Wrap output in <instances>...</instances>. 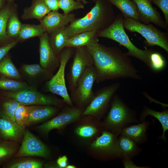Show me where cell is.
I'll use <instances>...</instances> for the list:
<instances>
[{
	"label": "cell",
	"mask_w": 168,
	"mask_h": 168,
	"mask_svg": "<svg viewBox=\"0 0 168 168\" xmlns=\"http://www.w3.org/2000/svg\"><path fill=\"white\" fill-rule=\"evenodd\" d=\"M15 0H6L7 2H14Z\"/></svg>",
	"instance_id": "obj_46"
},
{
	"label": "cell",
	"mask_w": 168,
	"mask_h": 168,
	"mask_svg": "<svg viewBox=\"0 0 168 168\" xmlns=\"http://www.w3.org/2000/svg\"><path fill=\"white\" fill-rule=\"evenodd\" d=\"M136 4L140 22L145 24L152 23L157 26L168 30V26L151 0H132Z\"/></svg>",
	"instance_id": "obj_14"
},
{
	"label": "cell",
	"mask_w": 168,
	"mask_h": 168,
	"mask_svg": "<svg viewBox=\"0 0 168 168\" xmlns=\"http://www.w3.org/2000/svg\"><path fill=\"white\" fill-rule=\"evenodd\" d=\"M97 73L94 66L88 68L79 80L75 88L71 92L70 96L75 106L85 109L93 98L92 90Z\"/></svg>",
	"instance_id": "obj_10"
},
{
	"label": "cell",
	"mask_w": 168,
	"mask_h": 168,
	"mask_svg": "<svg viewBox=\"0 0 168 168\" xmlns=\"http://www.w3.org/2000/svg\"><path fill=\"white\" fill-rule=\"evenodd\" d=\"M50 11L44 0H32L30 6L24 9L21 18L24 20L36 19L40 21Z\"/></svg>",
	"instance_id": "obj_21"
},
{
	"label": "cell",
	"mask_w": 168,
	"mask_h": 168,
	"mask_svg": "<svg viewBox=\"0 0 168 168\" xmlns=\"http://www.w3.org/2000/svg\"><path fill=\"white\" fill-rule=\"evenodd\" d=\"M6 3V0H0V10L2 9Z\"/></svg>",
	"instance_id": "obj_43"
},
{
	"label": "cell",
	"mask_w": 168,
	"mask_h": 168,
	"mask_svg": "<svg viewBox=\"0 0 168 168\" xmlns=\"http://www.w3.org/2000/svg\"><path fill=\"white\" fill-rule=\"evenodd\" d=\"M74 14H67L51 11L40 21L45 32L49 34L57 29L66 26L75 19Z\"/></svg>",
	"instance_id": "obj_17"
},
{
	"label": "cell",
	"mask_w": 168,
	"mask_h": 168,
	"mask_svg": "<svg viewBox=\"0 0 168 168\" xmlns=\"http://www.w3.org/2000/svg\"><path fill=\"white\" fill-rule=\"evenodd\" d=\"M39 38L40 64L43 68L53 72L59 66L58 55L50 44L48 33L45 32Z\"/></svg>",
	"instance_id": "obj_15"
},
{
	"label": "cell",
	"mask_w": 168,
	"mask_h": 168,
	"mask_svg": "<svg viewBox=\"0 0 168 168\" xmlns=\"http://www.w3.org/2000/svg\"><path fill=\"white\" fill-rule=\"evenodd\" d=\"M1 75V74H0V76Z\"/></svg>",
	"instance_id": "obj_49"
},
{
	"label": "cell",
	"mask_w": 168,
	"mask_h": 168,
	"mask_svg": "<svg viewBox=\"0 0 168 168\" xmlns=\"http://www.w3.org/2000/svg\"><path fill=\"white\" fill-rule=\"evenodd\" d=\"M48 34L50 44L55 53L58 55L66 47L69 39L66 26L57 29Z\"/></svg>",
	"instance_id": "obj_25"
},
{
	"label": "cell",
	"mask_w": 168,
	"mask_h": 168,
	"mask_svg": "<svg viewBox=\"0 0 168 168\" xmlns=\"http://www.w3.org/2000/svg\"><path fill=\"white\" fill-rule=\"evenodd\" d=\"M84 109L75 106H66L58 115L40 125L39 128L45 133L53 129L62 128L78 121L82 116Z\"/></svg>",
	"instance_id": "obj_12"
},
{
	"label": "cell",
	"mask_w": 168,
	"mask_h": 168,
	"mask_svg": "<svg viewBox=\"0 0 168 168\" xmlns=\"http://www.w3.org/2000/svg\"><path fill=\"white\" fill-rule=\"evenodd\" d=\"M98 42L85 46L92 58L97 83L120 78L141 79L126 53L117 47H107Z\"/></svg>",
	"instance_id": "obj_1"
},
{
	"label": "cell",
	"mask_w": 168,
	"mask_h": 168,
	"mask_svg": "<svg viewBox=\"0 0 168 168\" xmlns=\"http://www.w3.org/2000/svg\"><path fill=\"white\" fill-rule=\"evenodd\" d=\"M121 12L123 17L132 18L140 22L136 5L132 0H107Z\"/></svg>",
	"instance_id": "obj_27"
},
{
	"label": "cell",
	"mask_w": 168,
	"mask_h": 168,
	"mask_svg": "<svg viewBox=\"0 0 168 168\" xmlns=\"http://www.w3.org/2000/svg\"><path fill=\"white\" fill-rule=\"evenodd\" d=\"M26 83L0 76V90L8 91H16L30 87Z\"/></svg>",
	"instance_id": "obj_33"
},
{
	"label": "cell",
	"mask_w": 168,
	"mask_h": 168,
	"mask_svg": "<svg viewBox=\"0 0 168 168\" xmlns=\"http://www.w3.org/2000/svg\"><path fill=\"white\" fill-rule=\"evenodd\" d=\"M0 96L12 99L26 105H50L62 108L66 104L63 100L43 94L31 87L16 91H1Z\"/></svg>",
	"instance_id": "obj_9"
},
{
	"label": "cell",
	"mask_w": 168,
	"mask_h": 168,
	"mask_svg": "<svg viewBox=\"0 0 168 168\" xmlns=\"http://www.w3.org/2000/svg\"><path fill=\"white\" fill-rule=\"evenodd\" d=\"M76 1L81 2L82 3L84 4H87L88 2H87V1H86V0H76ZM95 2L96 0H91Z\"/></svg>",
	"instance_id": "obj_44"
},
{
	"label": "cell",
	"mask_w": 168,
	"mask_h": 168,
	"mask_svg": "<svg viewBox=\"0 0 168 168\" xmlns=\"http://www.w3.org/2000/svg\"><path fill=\"white\" fill-rule=\"evenodd\" d=\"M50 155L47 146L29 131L26 130L16 156H34L47 158Z\"/></svg>",
	"instance_id": "obj_13"
},
{
	"label": "cell",
	"mask_w": 168,
	"mask_h": 168,
	"mask_svg": "<svg viewBox=\"0 0 168 168\" xmlns=\"http://www.w3.org/2000/svg\"><path fill=\"white\" fill-rule=\"evenodd\" d=\"M76 166L72 165H68L66 168H76Z\"/></svg>",
	"instance_id": "obj_45"
},
{
	"label": "cell",
	"mask_w": 168,
	"mask_h": 168,
	"mask_svg": "<svg viewBox=\"0 0 168 168\" xmlns=\"http://www.w3.org/2000/svg\"><path fill=\"white\" fill-rule=\"evenodd\" d=\"M15 148L8 141H0V161H4L13 154Z\"/></svg>",
	"instance_id": "obj_38"
},
{
	"label": "cell",
	"mask_w": 168,
	"mask_h": 168,
	"mask_svg": "<svg viewBox=\"0 0 168 168\" xmlns=\"http://www.w3.org/2000/svg\"><path fill=\"white\" fill-rule=\"evenodd\" d=\"M148 115L155 117L161 124L163 132L161 138L165 142L166 140L165 133L168 130V110L165 109L162 111H157L144 106L140 114L139 121L141 122L144 121Z\"/></svg>",
	"instance_id": "obj_26"
},
{
	"label": "cell",
	"mask_w": 168,
	"mask_h": 168,
	"mask_svg": "<svg viewBox=\"0 0 168 168\" xmlns=\"http://www.w3.org/2000/svg\"><path fill=\"white\" fill-rule=\"evenodd\" d=\"M1 163H2V162L0 161V166L1 165Z\"/></svg>",
	"instance_id": "obj_47"
},
{
	"label": "cell",
	"mask_w": 168,
	"mask_h": 168,
	"mask_svg": "<svg viewBox=\"0 0 168 168\" xmlns=\"http://www.w3.org/2000/svg\"><path fill=\"white\" fill-rule=\"evenodd\" d=\"M57 164L58 167L66 168L68 164V158L65 155L59 156L57 160Z\"/></svg>",
	"instance_id": "obj_42"
},
{
	"label": "cell",
	"mask_w": 168,
	"mask_h": 168,
	"mask_svg": "<svg viewBox=\"0 0 168 168\" xmlns=\"http://www.w3.org/2000/svg\"><path fill=\"white\" fill-rule=\"evenodd\" d=\"M150 124V122L145 120L138 124L125 127L122 130L120 134L129 138L137 143L142 144L147 140V131Z\"/></svg>",
	"instance_id": "obj_18"
},
{
	"label": "cell",
	"mask_w": 168,
	"mask_h": 168,
	"mask_svg": "<svg viewBox=\"0 0 168 168\" xmlns=\"http://www.w3.org/2000/svg\"><path fill=\"white\" fill-rule=\"evenodd\" d=\"M45 32L44 28L40 24L37 25L22 24L16 40L18 42H21L32 38H40Z\"/></svg>",
	"instance_id": "obj_29"
},
{
	"label": "cell",
	"mask_w": 168,
	"mask_h": 168,
	"mask_svg": "<svg viewBox=\"0 0 168 168\" xmlns=\"http://www.w3.org/2000/svg\"><path fill=\"white\" fill-rule=\"evenodd\" d=\"M9 168H41L43 166L42 163L33 160H25L19 161L5 165Z\"/></svg>",
	"instance_id": "obj_37"
},
{
	"label": "cell",
	"mask_w": 168,
	"mask_h": 168,
	"mask_svg": "<svg viewBox=\"0 0 168 168\" xmlns=\"http://www.w3.org/2000/svg\"><path fill=\"white\" fill-rule=\"evenodd\" d=\"M123 18L122 14L116 15L115 19L112 24L97 33L98 37L106 38L118 42L128 49V52L126 53L127 55L138 59L149 67L150 56L152 50L147 49H141L131 42L124 30Z\"/></svg>",
	"instance_id": "obj_4"
},
{
	"label": "cell",
	"mask_w": 168,
	"mask_h": 168,
	"mask_svg": "<svg viewBox=\"0 0 168 168\" xmlns=\"http://www.w3.org/2000/svg\"><path fill=\"white\" fill-rule=\"evenodd\" d=\"M101 133L90 144L89 149L92 155L102 161L120 159L119 135L106 130H103Z\"/></svg>",
	"instance_id": "obj_7"
},
{
	"label": "cell",
	"mask_w": 168,
	"mask_h": 168,
	"mask_svg": "<svg viewBox=\"0 0 168 168\" xmlns=\"http://www.w3.org/2000/svg\"><path fill=\"white\" fill-rule=\"evenodd\" d=\"M59 8L62 10L63 14H67L74 10L84 8L83 3L76 0H59Z\"/></svg>",
	"instance_id": "obj_36"
},
{
	"label": "cell",
	"mask_w": 168,
	"mask_h": 168,
	"mask_svg": "<svg viewBox=\"0 0 168 168\" xmlns=\"http://www.w3.org/2000/svg\"><path fill=\"white\" fill-rule=\"evenodd\" d=\"M118 142L120 159L122 161L131 160L141 150L134 141L124 135L120 134Z\"/></svg>",
	"instance_id": "obj_20"
},
{
	"label": "cell",
	"mask_w": 168,
	"mask_h": 168,
	"mask_svg": "<svg viewBox=\"0 0 168 168\" xmlns=\"http://www.w3.org/2000/svg\"><path fill=\"white\" fill-rule=\"evenodd\" d=\"M1 118V115H0V118Z\"/></svg>",
	"instance_id": "obj_48"
},
{
	"label": "cell",
	"mask_w": 168,
	"mask_h": 168,
	"mask_svg": "<svg viewBox=\"0 0 168 168\" xmlns=\"http://www.w3.org/2000/svg\"><path fill=\"white\" fill-rule=\"evenodd\" d=\"M17 9V5L14 2H7L0 10V46H2L14 41L7 35V27L8 18L11 13Z\"/></svg>",
	"instance_id": "obj_19"
},
{
	"label": "cell",
	"mask_w": 168,
	"mask_h": 168,
	"mask_svg": "<svg viewBox=\"0 0 168 168\" xmlns=\"http://www.w3.org/2000/svg\"><path fill=\"white\" fill-rule=\"evenodd\" d=\"M22 70L26 76L33 78L42 77L44 80H49L53 76V72L38 64H23Z\"/></svg>",
	"instance_id": "obj_30"
},
{
	"label": "cell",
	"mask_w": 168,
	"mask_h": 168,
	"mask_svg": "<svg viewBox=\"0 0 168 168\" xmlns=\"http://www.w3.org/2000/svg\"><path fill=\"white\" fill-rule=\"evenodd\" d=\"M124 29L128 31L137 32L146 39L148 46H159L168 53V33L161 31L150 23L145 24L131 18L124 17Z\"/></svg>",
	"instance_id": "obj_5"
},
{
	"label": "cell",
	"mask_w": 168,
	"mask_h": 168,
	"mask_svg": "<svg viewBox=\"0 0 168 168\" xmlns=\"http://www.w3.org/2000/svg\"><path fill=\"white\" fill-rule=\"evenodd\" d=\"M55 106L50 105H33L30 106V112L26 126L47 119L57 112Z\"/></svg>",
	"instance_id": "obj_23"
},
{
	"label": "cell",
	"mask_w": 168,
	"mask_h": 168,
	"mask_svg": "<svg viewBox=\"0 0 168 168\" xmlns=\"http://www.w3.org/2000/svg\"><path fill=\"white\" fill-rule=\"evenodd\" d=\"M82 116L75 128V133L83 139H95L103 130L101 122L91 116Z\"/></svg>",
	"instance_id": "obj_16"
},
{
	"label": "cell",
	"mask_w": 168,
	"mask_h": 168,
	"mask_svg": "<svg viewBox=\"0 0 168 168\" xmlns=\"http://www.w3.org/2000/svg\"><path fill=\"white\" fill-rule=\"evenodd\" d=\"M94 6L83 17L75 19L66 26L69 38L86 31L97 33L106 28L114 21L116 15L112 4L107 0H96Z\"/></svg>",
	"instance_id": "obj_2"
},
{
	"label": "cell",
	"mask_w": 168,
	"mask_h": 168,
	"mask_svg": "<svg viewBox=\"0 0 168 168\" xmlns=\"http://www.w3.org/2000/svg\"><path fill=\"white\" fill-rule=\"evenodd\" d=\"M18 43V41L16 40L4 46H0V62Z\"/></svg>",
	"instance_id": "obj_40"
},
{
	"label": "cell",
	"mask_w": 168,
	"mask_h": 168,
	"mask_svg": "<svg viewBox=\"0 0 168 168\" xmlns=\"http://www.w3.org/2000/svg\"><path fill=\"white\" fill-rule=\"evenodd\" d=\"M59 0H44L48 7L51 11H58Z\"/></svg>",
	"instance_id": "obj_41"
},
{
	"label": "cell",
	"mask_w": 168,
	"mask_h": 168,
	"mask_svg": "<svg viewBox=\"0 0 168 168\" xmlns=\"http://www.w3.org/2000/svg\"><path fill=\"white\" fill-rule=\"evenodd\" d=\"M75 48L66 47L58 54L60 65L55 75L46 83L47 91L60 96L64 102L70 106H73L72 103L66 87L65 78V71L68 61L74 53Z\"/></svg>",
	"instance_id": "obj_6"
},
{
	"label": "cell",
	"mask_w": 168,
	"mask_h": 168,
	"mask_svg": "<svg viewBox=\"0 0 168 168\" xmlns=\"http://www.w3.org/2000/svg\"><path fill=\"white\" fill-rule=\"evenodd\" d=\"M109 112L101 122L103 130L119 135L122 130L133 123H138L134 111L130 109L115 93Z\"/></svg>",
	"instance_id": "obj_3"
},
{
	"label": "cell",
	"mask_w": 168,
	"mask_h": 168,
	"mask_svg": "<svg viewBox=\"0 0 168 168\" xmlns=\"http://www.w3.org/2000/svg\"><path fill=\"white\" fill-rule=\"evenodd\" d=\"M166 65V61L161 54L152 51L150 56L149 67L154 71L159 72L163 69Z\"/></svg>",
	"instance_id": "obj_34"
},
{
	"label": "cell",
	"mask_w": 168,
	"mask_h": 168,
	"mask_svg": "<svg viewBox=\"0 0 168 168\" xmlns=\"http://www.w3.org/2000/svg\"><path fill=\"white\" fill-rule=\"evenodd\" d=\"M30 112V106L20 104L15 110V118L16 122L24 128L28 118Z\"/></svg>",
	"instance_id": "obj_35"
},
{
	"label": "cell",
	"mask_w": 168,
	"mask_h": 168,
	"mask_svg": "<svg viewBox=\"0 0 168 168\" xmlns=\"http://www.w3.org/2000/svg\"><path fill=\"white\" fill-rule=\"evenodd\" d=\"M162 12L165 22L168 26V0H151Z\"/></svg>",
	"instance_id": "obj_39"
},
{
	"label": "cell",
	"mask_w": 168,
	"mask_h": 168,
	"mask_svg": "<svg viewBox=\"0 0 168 168\" xmlns=\"http://www.w3.org/2000/svg\"><path fill=\"white\" fill-rule=\"evenodd\" d=\"M97 33L94 31H86L73 35L69 39L66 47L76 48L85 46L89 44L99 42Z\"/></svg>",
	"instance_id": "obj_24"
},
{
	"label": "cell",
	"mask_w": 168,
	"mask_h": 168,
	"mask_svg": "<svg viewBox=\"0 0 168 168\" xmlns=\"http://www.w3.org/2000/svg\"><path fill=\"white\" fill-rule=\"evenodd\" d=\"M74 48L73 59L67 75L68 89L70 92L75 88L85 72L94 65L92 56L85 46Z\"/></svg>",
	"instance_id": "obj_11"
},
{
	"label": "cell",
	"mask_w": 168,
	"mask_h": 168,
	"mask_svg": "<svg viewBox=\"0 0 168 168\" xmlns=\"http://www.w3.org/2000/svg\"><path fill=\"white\" fill-rule=\"evenodd\" d=\"M120 85L119 82H115L97 90L90 103L84 109L82 116H91L100 121L110 108L113 97Z\"/></svg>",
	"instance_id": "obj_8"
},
{
	"label": "cell",
	"mask_w": 168,
	"mask_h": 168,
	"mask_svg": "<svg viewBox=\"0 0 168 168\" xmlns=\"http://www.w3.org/2000/svg\"><path fill=\"white\" fill-rule=\"evenodd\" d=\"M0 74L6 77L21 80V76L8 54L0 62Z\"/></svg>",
	"instance_id": "obj_31"
},
{
	"label": "cell",
	"mask_w": 168,
	"mask_h": 168,
	"mask_svg": "<svg viewBox=\"0 0 168 168\" xmlns=\"http://www.w3.org/2000/svg\"><path fill=\"white\" fill-rule=\"evenodd\" d=\"M21 104L12 99L0 96V114L1 117L12 122H16L15 113L16 109Z\"/></svg>",
	"instance_id": "obj_28"
},
{
	"label": "cell",
	"mask_w": 168,
	"mask_h": 168,
	"mask_svg": "<svg viewBox=\"0 0 168 168\" xmlns=\"http://www.w3.org/2000/svg\"><path fill=\"white\" fill-rule=\"evenodd\" d=\"M24 129L16 122L0 118V138L3 140L17 139L22 134Z\"/></svg>",
	"instance_id": "obj_22"
},
{
	"label": "cell",
	"mask_w": 168,
	"mask_h": 168,
	"mask_svg": "<svg viewBox=\"0 0 168 168\" xmlns=\"http://www.w3.org/2000/svg\"><path fill=\"white\" fill-rule=\"evenodd\" d=\"M22 24L18 17L17 9H16L10 15L7 27V34L12 40H16Z\"/></svg>",
	"instance_id": "obj_32"
}]
</instances>
